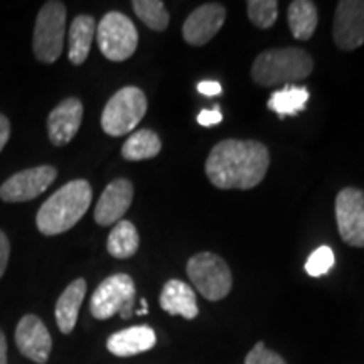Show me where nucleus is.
<instances>
[{"instance_id": "1", "label": "nucleus", "mask_w": 364, "mask_h": 364, "mask_svg": "<svg viewBox=\"0 0 364 364\" xmlns=\"http://www.w3.org/2000/svg\"><path fill=\"white\" fill-rule=\"evenodd\" d=\"M270 152L257 140L228 139L209 152L206 176L220 189H253L265 179Z\"/></svg>"}, {"instance_id": "2", "label": "nucleus", "mask_w": 364, "mask_h": 364, "mask_svg": "<svg viewBox=\"0 0 364 364\" xmlns=\"http://www.w3.org/2000/svg\"><path fill=\"white\" fill-rule=\"evenodd\" d=\"M91 199L93 191L88 181L75 179L68 182L39 208L36 226L44 236L66 233L86 215Z\"/></svg>"}, {"instance_id": "3", "label": "nucleus", "mask_w": 364, "mask_h": 364, "mask_svg": "<svg viewBox=\"0 0 364 364\" xmlns=\"http://www.w3.org/2000/svg\"><path fill=\"white\" fill-rule=\"evenodd\" d=\"M312 70L314 59L304 49H268L253 61L252 78L260 86H280L306 80Z\"/></svg>"}, {"instance_id": "4", "label": "nucleus", "mask_w": 364, "mask_h": 364, "mask_svg": "<svg viewBox=\"0 0 364 364\" xmlns=\"http://www.w3.org/2000/svg\"><path fill=\"white\" fill-rule=\"evenodd\" d=\"M66 34V6L58 0L46 2L38 14L33 49L38 61L53 65L61 56Z\"/></svg>"}, {"instance_id": "5", "label": "nucleus", "mask_w": 364, "mask_h": 364, "mask_svg": "<svg viewBox=\"0 0 364 364\" xmlns=\"http://www.w3.org/2000/svg\"><path fill=\"white\" fill-rule=\"evenodd\" d=\"M147 113V97L136 86L118 90L105 105L102 113V129L110 136L130 134Z\"/></svg>"}, {"instance_id": "6", "label": "nucleus", "mask_w": 364, "mask_h": 364, "mask_svg": "<svg viewBox=\"0 0 364 364\" xmlns=\"http://www.w3.org/2000/svg\"><path fill=\"white\" fill-rule=\"evenodd\" d=\"M135 282L127 273H115L105 279L95 290L90 302L91 316L98 321H107L118 314L122 318H130L135 312Z\"/></svg>"}, {"instance_id": "7", "label": "nucleus", "mask_w": 364, "mask_h": 364, "mask_svg": "<svg viewBox=\"0 0 364 364\" xmlns=\"http://www.w3.org/2000/svg\"><path fill=\"white\" fill-rule=\"evenodd\" d=\"M100 51L108 61L122 63L134 56L139 46L136 27L125 14L108 12L97 26Z\"/></svg>"}, {"instance_id": "8", "label": "nucleus", "mask_w": 364, "mask_h": 364, "mask_svg": "<svg viewBox=\"0 0 364 364\" xmlns=\"http://www.w3.org/2000/svg\"><path fill=\"white\" fill-rule=\"evenodd\" d=\"M188 277L196 290L211 302L225 299L233 287V275L228 263L209 252L198 253L191 258L188 262Z\"/></svg>"}, {"instance_id": "9", "label": "nucleus", "mask_w": 364, "mask_h": 364, "mask_svg": "<svg viewBox=\"0 0 364 364\" xmlns=\"http://www.w3.org/2000/svg\"><path fill=\"white\" fill-rule=\"evenodd\" d=\"M336 221L344 243L364 248V191L344 188L336 198Z\"/></svg>"}, {"instance_id": "10", "label": "nucleus", "mask_w": 364, "mask_h": 364, "mask_svg": "<svg viewBox=\"0 0 364 364\" xmlns=\"http://www.w3.org/2000/svg\"><path fill=\"white\" fill-rule=\"evenodd\" d=\"M56 177L58 169L53 166H39L21 171L0 186V199L6 203L33 201L44 191H48Z\"/></svg>"}, {"instance_id": "11", "label": "nucleus", "mask_w": 364, "mask_h": 364, "mask_svg": "<svg viewBox=\"0 0 364 364\" xmlns=\"http://www.w3.org/2000/svg\"><path fill=\"white\" fill-rule=\"evenodd\" d=\"M334 43L343 51H354L364 44V0H343L336 7Z\"/></svg>"}, {"instance_id": "12", "label": "nucleus", "mask_w": 364, "mask_h": 364, "mask_svg": "<svg viewBox=\"0 0 364 364\" xmlns=\"http://www.w3.org/2000/svg\"><path fill=\"white\" fill-rule=\"evenodd\" d=\"M16 344L21 354L38 364H46L53 349V339L48 327L38 316L27 314L16 329Z\"/></svg>"}, {"instance_id": "13", "label": "nucleus", "mask_w": 364, "mask_h": 364, "mask_svg": "<svg viewBox=\"0 0 364 364\" xmlns=\"http://www.w3.org/2000/svg\"><path fill=\"white\" fill-rule=\"evenodd\" d=\"M226 9L221 4L209 2L199 6L193 14L186 19L182 26V36L184 41L191 46L208 44L215 36L220 33V29L225 24Z\"/></svg>"}, {"instance_id": "14", "label": "nucleus", "mask_w": 364, "mask_h": 364, "mask_svg": "<svg viewBox=\"0 0 364 364\" xmlns=\"http://www.w3.org/2000/svg\"><path fill=\"white\" fill-rule=\"evenodd\" d=\"M134 201V186L129 179H115L105 188L95 208V221L100 226L117 225Z\"/></svg>"}, {"instance_id": "15", "label": "nucleus", "mask_w": 364, "mask_h": 364, "mask_svg": "<svg viewBox=\"0 0 364 364\" xmlns=\"http://www.w3.org/2000/svg\"><path fill=\"white\" fill-rule=\"evenodd\" d=\"M81 122H83V103H81V100H63L48 117L49 140L56 147L68 145L78 134Z\"/></svg>"}, {"instance_id": "16", "label": "nucleus", "mask_w": 364, "mask_h": 364, "mask_svg": "<svg viewBox=\"0 0 364 364\" xmlns=\"http://www.w3.org/2000/svg\"><path fill=\"white\" fill-rule=\"evenodd\" d=\"M157 343L156 332L149 326H134L118 331L107 341V348L113 356L130 358L150 351Z\"/></svg>"}, {"instance_id": "17", "label": "nucleus", "mask_w": 364, "mask_h": 364, "mask_svg": "<svg viewBox=\"0 0 364 364\" xmlns=\"http://www.w3.org/2000/svg\"><path fill=\"white\" fill-rule=\"evenodd\" d=\"M161 307L171 316H181L184 318L198 317V300L191 287L182 280L172 279L164 285L161 294Z\"/></svg>"}, {"instance_id": "18", "label": "nucleus", "mask_w": 364, "mask_h": 364, "mask_svg": "<svg viewBox=\"0 0 364 364\" xmlns=\"http://www.w3.org/2000/svg\"><path fill=\"white\" fill-rule=\"evenodd\" d=\"M86 295V282L83 279L73 280L56 302V322L63 334H71L78 322V314Z\"/></svg>"}, {"instance_id": "19", "label": "nucleus", "mask_w": 364, "mask_h": 364, "mask_svg": "<svg viewBox=\"0 0 364 364\" xmlns=\"http://www.w3.org/2000/svg\"><path fill=\"white\" fill-rule=\"evenodd\" d=\"M95 34H97V22L91 16H78L71 22L70 27V51L68 58L73 65L80 66L88 59L91 44H93Z\"/></svg>"}, {"instance_id": "20", "label": "nucleus", "mask_w": 364, "mask_h": 364, "mask_svg": "<svg viewBox=\"0 0 364 364\" xmlns=\"http://www.w3.org/2000/svg\"><path fill=\"white\" fill-rule=\"evenodd\" d=\"M317 22V7L311 0H294L289 6V27L295 39H311L316 33Z\"/></svg>"}, {"instance_id": "21", "label": "nucleus", "mask_w": 364, "mask_h": 364, "mask_svg": "<svg viewBox=\"0 0 364 364\" xmlns=\"http://www.w3.org/2000/svg\"><path fill=\"white\" fill-rule=\"evenodd\" d=\"M139 245L140 236L134 223L122 220L113 226L112 233L108 235L107 250L112 257L118 258V260H127L136 253Z\"/></svg>"}, {"instance_id": "22", "label": "nucleus", "mask_w": 364, "mask_h": 364, "mask_svg": "<svg viewBox=\"0 0 364 364\" xmlns=\"http://www.w3.org/2000/svg\"><path fill=\"white\" fill-rule=\"evenodd\" d=\"M161 149L162 142L156 132L144 129L132 134L129 139L125 140L124 147H122V156H124L125 161L132 162L147 161V159L157 157Z\"/></svg>"}, {"instance_id": "23", "label": "nucleus", "mask_w": 364, "mask_h": 364, "mask_svg": "<svg viewBox=\"0 0 364 364\" xmlns=\"http://www.w3.org/2000/svg\"><path fill=\"white\" fill-rule=\"evenodd\" d=\"M309 98H311V93H309L307 88H304V86H289V88L273 91L270 102H268V108L275 112L280 118L287 115L294 117L306 110Z\"/></svg>"}, {"instance_id": "24", "label": "nucleus", "mask_w": 364, "mask_h": 364, "mask_svg": "<svg viewBox=\"0 0 364 364\" xmlns=\"http://www.w3.org/2000/svg\"><path fill=\"white\" fill-rule=\"evenodd\" d=\"M132 7H134L136 17L149 29L162 33L169 26V12L161 0H135V2H132Z\"/></svg>"}, {"instance_id": "25", "label": "nucleus", "mask_w": 364, "mask_h": 364, "mask_svg": "<svg viewBox=\"0 0 364 364\" xmlns=\"http://www.w3.org/2000/svg\"><path fill=\"white\" fill-rule=\"evenodd\" d=\"M250 21L260 29H268L279 17V2L275 0H250L247 4Z\"/></svg>"}, {"instance_id": "26", "label": "nucleus", "mask_w": 364, "mask_h": 364, "mask_svg": "<svg viewBox=\"0 0 364 364\" xmlns=\"http://www.w3.org/2000/svg\"><path fill=\"white\" fill-rule=\"evenodd\" d=\"M336 257L329 247H321L306 262V272L311 277H322L334 267Z\"/></svg>"}, {"instance_id": "27", "label": "nucleus", "mask_w": 364, "mask_h": 364, "mask_svg": "<svg viewBox=\"0 0 364 364\" xmlns=\"http://www.w3.org/2000/svg\"><path fill=\"white\" fill-rule=\"evenodd\" d=\"M245 364H287V363L280 354L267 349L263 343H258L255 344V348L247 354V358H245Z\"/></svg>"}, {"instance_id": "28", "label": "nucleus", "mask_w": 364, "mask_h": 364, "mask_svg": "<svg viewBox=\"0 0 364 364\" xmlns=\"http://www.w3.org/2000/svg\"><path fill=\"white\" fill-rule=\"evenodd\" d=\"M9 257H11V241L4 231H0V279L7 270Z\"/></svg>"}, {"instance_id": "29", "label": "nucleus", "mask_w": 364, "mask_h": 364, "mask_svg": "<svg viewBox=\"0 0 364 364\" xmlns=\"http://www.w3.org/2000/svg\"><path fill=\"white\" fill-rule=\"evenodd\" d=\"M221 120H223V115H221L220 107H215L213 110H203L198 115V124L203 127L216 125V124H220Z\"/></svg>"}, {"instance_id": "30", "label": "nucleus", "mask_w": 364, "mask_h": 364, "mask_svg": "<svg viewBox=\"0 0 364 364\" xmlns=\"http://www.w3.org/2000/svg\"><path fill=\"white\" fill-rule=\"evenodd\" d=\"M198 91L201 95H206V97H216V95H221V85L218 81H201L198 85Z\"/></svg>"}, {"instance_id": "31", "label": "nucleus", "mask_w": 364, "mask_h": 364, "mask_svg": "<svg viewBox=\"0 0 364 364\" xmlns=\"http://www.w3.org/2000/svg\"><path fill=\"white\" fill-rule=\"evenodd\" d=\"M9 139H11V122L6 115L0 113V152L6 147Z\"/></svg>"}, {"instance_id": "32", "label": "nucleus", "mask_w": 364, "mask_h": 364, "mask_svg": "<svg viewBox=\"0 0 364 364\" xmlns=\"http://www.w3.org/2000/svg\"><path fill=\"white\" fill-rule=\"evenodd\" d=\"M0 364H7V339L2 331H0Z\"/></svg>"}]
</instances>
